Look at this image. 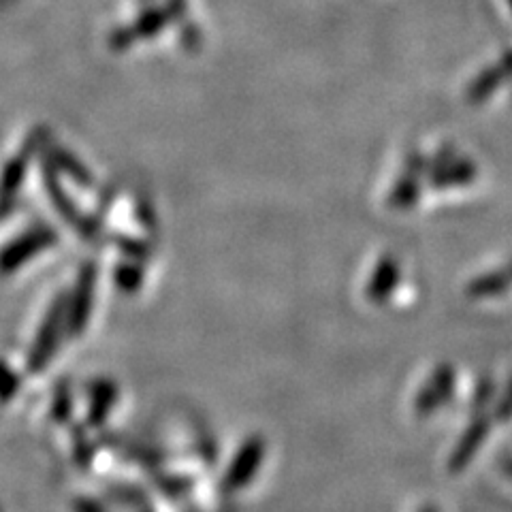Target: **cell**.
Returning a JSON list of instances; mask_svg holds the SVG:
<instances>
[{"instance_id":"obj_1","label":"cell","mask_w":512,"mask_h":512,"mask_svg":"<svg viewBox=\"0 0 512 512\" xmlns=\"http://www.w3.org/2000/svg\"><path fill=\"white\" fill-rule=\"evenodd\" d=\"M62 327H67V306H64V299H58L50 308V312H47L35 338V344L30 348V355H28L30 372H41L43 367L50 363L52 355L58 348Z\"/></svg>"},{"instance_id":"obj_2","label":"cell","mask_w":512,"mask_h":512,"mask_svg":"<svg viewBox=\"0 0 512 512\" xmlns=\"http://www.w3.org/2000/svg\"><path fill=\"white\" fill-rule=\"evenodd\" d=\"M56 231L47 229V227H35L22 237L11 242L3 252H0V274H11L24 263H28L32 256L47 250L50 246L56 244Z\"/></svg>"},{"instance_id":"obj_3","label":"cell","mask_w":512,"mask_h":512,"mask_svg":"<svg viewBox=\"0 0 512 512\" xmlns=\"http://www.w3.org/2000/svg\"><path fill=\"white\" fill-rule=\"evenodd\" d=\"M94 282H96V269L94 265H86L82 269V276L77 280L71 303L67 306V329L73 335H79L86 329L88 316L92 310V299H94Z\"/></svg>"},{"instance_id":"obj_4","label":"cell","mask_w":512,"mask_h":512,"mask_svg":"<svg viewBox=\"0 0 512 512\" xmlns=\"http://www.w3.org/2000/svg\"><path fill=\"white\" fill-rule=\"evenodd\" d=\"M45 186H47V192H50L52 201L56 203L58 212H60L64 218H67L79 233H82V235H92V231H94L92 224H90V222H86V218L75 210L73 203H71V199H69L67 195H64L62 188H60V184L52 178L50 173H45Z\"/></svg>"},{"instance_id":"obj_5","label":"cell","mask_w":512,"mask_h":512,"mask_svg":"<svg viewBox=\"0 0 512 512\" xmlns=\"http://www.w3.org/2000/svg\"><path fill=\"white\" fill-rule=\"evenodd\" d=\"M26 175V158L18 156L5 167L3 180H0V214H7L11 210V201L15 192L20 190Z\"/></svg>"},{"instance_id":"obj_6","label":"cell","mask_w":512,"mask_h":512,"mask_svg":"<svg viewBox=\"0 0 512 512\" xmlns=\"http://www.w3.org/2000/svg\"><path fill=\"white\" fill-rule=\"evenodd\" d=\"M114 387L107 382H101L99 389L92 393V412H90V423H99L107 416V410L114 402Z\"/></svg>"},{"instance_id":"obj_7","label":"cell","mask_w":512,"mask_h":512,"mask_svg":"<svg viewBox=\"0 0 512 512\" xmlns=\"http://www.w3.org/2000/svg\"><path fill=\"white\" fill-rule=\"evenodd\" d=\"M18 389H20V378L15 376V372L5 361H0V399L7 402V399H11L15 393H18Z\"/></svg>"},{"instance_id":"obj_8","label":"cell","mask_w":512,"mask_h":512,"mask_svg":"<svg viewBox=\"0 0 512 512\" xmlns=\"http://www.w3.org/2000/svg\"><path fill=\"white\" fill-rule=\"evenodd\" d=\"M56 160H58V165H60L62 169H67V173H71V178H73L75 182H79V184H90L88 171H86L82 165H79L73 156L58 152V154H56Z\"/></svg>"},{"instance_id":"obj_9","label":"cell","mask_w":512,"mask_h":512,"mask_svg":"<svg viewBox=\"0 0 512 512\" xmlns=\"http://www.w3.org/2000/svg\"><path fill=\"white\" fill-rule=\"evenodd\" d=\"M52 410H54L56 421H64L71 414V391H69L67 384H60V387H58Z\"/></svg>"},{"instance_id":"obj_10","label":"cell","mask_w":512,"mask_h":512,"mask_svg":"<svg viewBox=\"0 0 512 512\" xmlns=\"http://www.w3.org/2000/svg\"><path fill=\"white\" fill-rule=\"evenodd\" d=\"M75 510H77V512H99L92 502H86V500L75 502Z\"/></svg>"},{"instance_id":"obj_11","label":"cell","mask_w":512,"mask_h":512,"mask_svg":"<svg viewBox=\"0 0 512 512\" xmlns=\"http://www.w3.org/2000/svg\"><path fill=\"white\" fill-rule=\"evenodd\" d=\"M3 216H5V214H0V218H3Z\"/></svg>"}]
</instances>
